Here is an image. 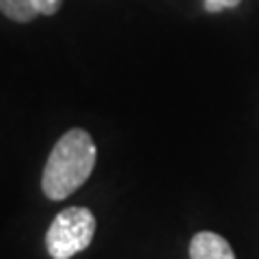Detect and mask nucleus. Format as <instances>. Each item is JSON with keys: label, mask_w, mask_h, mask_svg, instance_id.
<instances>
[{"label": "nucleus", "mask_w": 259, "mask_h": 259, "mask_svg": "<svg viewBox=\"0 0 259 259\" xmlns=\"http://www.w3.org/2000/svg\"><path fill=\"white\" fill-rule=\"evenodd\" d=\"M97 149L91 134L82 127L65 132L52 147L41 175V190L50 201L71 197L91 177Z\"/></svg>", "instance_id": "f257e3e1"}, {"label": "nucleus", "mask_w": 259, "mask_h": 259, "mask_svg": "<svg viewBox=\"0 0 259 259\" xmlns=\"http://www.w3.org/2000/svg\"><path fill=\"white\" fill-rule=\"evenodd\" d=\"M95 236V216L89 207H67L54 216L46 233V250L52 259H71L89 248Z\"/></svg>", "instance_id": "f03ea898"}, {"label": "nucleus", "mask_w": 259, "mask_h": 259, "mask_svg": "<svg viewBox=\"0 0 259 259\" xmlns=\"http://www.w3.org/2000/svg\"><path fill=\"white\" fill-rule=\"evenodd\" d=\"M190 259H236V253L223 236L214 231L194 233L188 248Z\"/></svg>", "instance_id": "7ed1b4c3"}, {"label": "nucleus", "mask_w": 259, "mask_h": 259, "mask_svg": "<svg viewBox=\"0 0 259 259\" xmlns=\"http://www.w3.org/2000/svg\"><path fill=\"white\" fill-rule=\"evenodd\" d=\"M0 13L20 24L32 22L39 15L32 0H0Z\"/></svg>", "instance_id": "20e7f679"}, {"label": "nucleus", "mask_w": 259, "mask_h": 259, "mask_svg": "<svg viewBox=\"0 0 259 259\" xmlns=\"http://www.w3.org/2000/svg\"><path fill=\"white\" fill-rule=\"evenodd\" d=\"M242 0H205L203 7L207 13H221L225 9H233V7H238Z\"/></svg>", "instance_id": "39448f33"}, {"label": "nucleus", "mask_w": 259, "mask_h": 259, "mask_svg": "<svg viewBox=\"0 0 259 259\" xmlns=\"http://www.w3.org/2000/svg\"><path fill=\"white\" fill-rule=\"evenodd\" d=\"M35 3V9L39 11V15H54L61 9L63 0H32Z\"/></svg>", "instance_id": "423d86ee"}]
</instances>
